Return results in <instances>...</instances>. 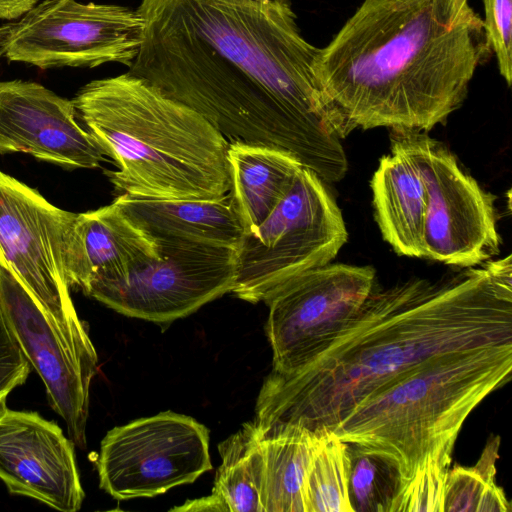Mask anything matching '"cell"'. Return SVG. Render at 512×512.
<instances>
[{
	"mask_svg": "<svg viewBox=\"0 0 512 512\" xmlns=\"http://www.w3.org/2000/svg\"><path fill=\"white\" fill-rule=\"evenodd\" d=\"M130 74L204 116L229 143L276 147L324 182L348 168L347 127L317 81L319 49L291 0H141Z\"/></svg>",
	"mask_w": 512,
	"mask_h": 512,
	"instance_id": "1",
	"label": "cell"
},
{
	"mask_svg": "<svg viewBox=\"0 0 512 512\" xmlns=\"http://www.w3.org/2000/svg\"><path fill=\"white\" fill-rule=\"evenodd\" d=\"M512 342V257L441 280L374 289L347 329L291 373L273 371L255 406L261 439L288 427L330 431L400 374L448 351Z\"/></svg>",
	"mask_w": 512,
	"mask_h": 512,
	"instance_id": "2",
	"label": "cell"
},
{
	"mask_svg": "<svg viewBox=\"0 0 512 512\" xmlns=\"http://www.w3.org/2000/svg\"><path fill=\"white\" fill-rule=\"evenodd\" d=\"M492 53L468 0H365L314 72L349 133L429 131L462 105Z\"/></svg>",
	"mask_w": 512,
	"mask_h": 512,
	"instance_id": "3",
	"label": "cell"
},
{
	"mask_svg": "<svg viewBox=\"0 0 512 512\" xmlns=\"http://www.w3.org/2000/svg\"><path fill=\"white\" fill-rule=\"evenodd\" d=\"M80 124L117 166L116 196L217 200L231 188L228 140L199 112L129 72L83 86Z\"/></svg>",
	"mask_w": 512,
	"mask_h": 512,
	"instance_id": "4",
	"label": "cell"
},
{
	"mask_svg": "<svg viewBox=\"0 0 512 512\" xmlns=\"http://www.w3.org/2000/svg\"><path fill=\"white\" fill-rule=\"evenodd\" d=\"M511 370L512 342L437 354L361 401L330 431L392 463L402 484L427 461L449 468L464 421L510 381Z\"/></svg>",
	"mask_w": 512,
	"mask_h": 512,
	"instance_id": "5",
	"label": "cell"
},
{
	"mask_svg": "<svg viewBox=\"0 0 512 512\" xmlns=\"http://www.w3.org/2000/svg\"><path fill=\"white\" fill-rule=\"evenodd\" d=\"M348 238L338 205L324 181L302 166L293 184L235 250L232 293L244 301H265L293 277L329 264Z\"/></svg>",
	"mask_w": 512,
	"mask_h": 512,
	"instance_id": "6",
	"label": "cell"
},
{
	"mask_svg": "<svg viewBox=\"0 0 512 512\" xmlns=\"http://www.w3.org/2000/svg\"><path fill=\"white\" fill-rule=\"evenodd\" d=\"M75 215L0 170V266L25 287L73 347L97 354L65 272L66 238Z\"/></svg>",
	"mask_w": 512,
	"mask_h": 512,
	"instance_id": "7",
	"label": "cell"
},
{
	"mask_svg": "<svg viewBox=\"0 0 512 512\" xmlns=\"http://www.w3.org/2000/svg\"><path fill=\"white\" fill-rule=\"evenodd\" d=\"M143 29L137 9L45 0L19 21L0 27V54L42 69L109 62L129 68L140 50Z\"/></svg>",
	"mask_w": 512,
	"mask_h": 512,
	"instance_id": "8",
	"label": "cell"
},
{
	"mask_svg": "<svg viewBox=\"0 0 512 512\" xmlns=\"http://www.w3.org/2000/svg\"><path fill=\"white\" fill-rule=\"evenodd\" d=\"M375 284L370 266L329 263L280 286L264 301L272 370L291 373L318 357L355 319Z\"/></svg>",
	"mask_w": 512,
	"mask_h": 512,
	"instance_id": "9",
	"label": "cell"
},
{
	"mask_svg": "<svg viewBox=\"0 0 512 512\" xmlns=\"http://www.w3.org/2000/svg\"><path fill=\"white\" fill-rule=\"evenodd\" d=\"M100 487L118 500L154 497L212 469L208 429L172 411L108 431L97 460Z\"/></svg>",
	"mask_w": 512,
	"mask_h": 512,
	"instance_id": "10",
	"label": "cell"
},
{
	"mask_svg": "<svg viewBox=\"0 0 512 512\" xmlns=\"http://www.w3.org/2000/svg\"><path fill=\"white\" fill-rule=\"evenodd\" d=\"M160 256L115 278L91 281L84 294L129 317L172 322L232 291L235 250L157 245Z\"/></svg>",
	"mask_w": 512,
	"mask_h": 512,
	"instance_id": "11",
	"label": "cell"
},
{
	"mask_svg": "<svg viewBox=\"0 0 512 512\" xmlns=\"http://www.w3.org/2000/svg\"><path fill=\"white\" fill-rule=\"evenodd\" d=\"M417 164L426 192L425 257L469 268L499 251L494 197L464 172L455 155L422 131H395Z\"/></svg>",
	"mask_w": 512,
	"mask_h": 512,
	"instance_id": "12",
	"label": "cell"
},
{
	"mask_svg": "<svg viewBox=\"0 0 512 512\" xmlns=\"http://www.w3.org/2000/svg\"><path fill=\"white\" fill-rule=\"evenodd\" d=\"M0 304L23 354L42 379L69 439L86 447L90 384L97 354L73 347L25 287L0 266Z\"/></svg>",
	"mask_w": 512,
	"mask_h": 512,
	"instance_id": "13",
	"label": "cell"
},
{
	"mask_svg": "<svg viewBox=\"0 0 512 512\" xmlns=\"http://www.w3.org/2000/svg\"><path fill=\"white\" fill-rule=\"evenodd\" d=\"M74 446L37 412L0 411V480L12 494L61 512L80 510L85 494Z\"/></svg>",
	"mask_w": 512,
	"mask_h": 512,
	"instance_id": "14",
	"label": "cell"
},
{
	"mask_svg": "<svg viewBox=\"0 0 512 512\" xmlns=\"http://www.w3.org/2000/svg\"><path fill=\"white\" fill-rule=\"evenodd\" d=\"M23 152L63 168H97L105 154L72 100L31 81H0V153Z\"/></svg>",
	"mask_w": 512,
	"mask_h": 512,
	"instance_id": "15",
	"label": "cell"
},
{
	"mask_svg": "<svg viewBox=\"0 0 512 512\" xmlns=\"http://www.w3.org/2000/svg\"><path fill=\"white\" fill-rule=\"evenodd\" d=\"M160 256L155 242L137 228L117 202L76 213L65 244L68 284L82 291L100 278L119 277Z\"/></svg>",
	"mask_w": 512,
	"mask_h": 512,
	"instance_id": "16",
	"label": "cell"
},
{
	"mask_svg": "<svg viewBox=\"0 0 512 512\" xmlns=\"http://www.w3.org/2000/svg\"><path fill=\"white\" fill-rule=\"evenodd\" d=\"M156 245L192 244L236 250L245 234L229 195L217 200L114 199Z\"/></svg>",
	"mask_w": 512,
	"mask_h": 512,
	"instance_id": "17",
	"label": "cell"
},
{
	"mask_svg": "<svg viewBox=\"0 0 512 512\" xmlns=\"http://www.w3.org/2000/svg\"><path fill=\"white\" fill-rule=\"evenodd\" d=\"M371 190L383 239L399 255L425 257L427 192L417 164L396 132L390 153L380 159L373 174Z\"/></svg>",
	"mask_w": 512,
	"mask_h": 512,
	"instance_id": "18",
	"label": "cell"
},
{
	"mask_svg": "<svg viewBox=\"0 0 512 512\" xmlns=\"http://www.w3.org/2000/svg\"><path fill=\"white\" fill-rule=\"evenodd\" d=\"M227 160L228 195L244 232L249 233L285 197L303 165L286 150L242 142L229 143Z\"/></svg>",
	"mask_w": 512,
	"mask_h": 512,
	"instance_id": "19",
	"label": "cell"
},
{
	"mask_svg": "<svg viewBox=\"0 0 512 512\" xmlns=\"http://www.w3.org/2000/svg\"><path fill=\"white\" fill-rule=\"evenodd\" d=\"M318 439L319 434L298 427L261 439L263 512H306L304 485Z\"/></svg>",
	"mask_w": 512,
	"mask_h": 512,
	"instance_id": "20",
	"label": "cell"
},
{
	"mask_svg": "<svg viewBox=\"0 0 512 512\" xmlns=\"http://www.w3.org/2000/svg\"><path fill=\"white\" fill-rule=\"evenodd\" d=\"M222 458L212 492L229 512H263V452L255 424L248 422L218 445Z\"/></svg>",
	"mask_w": 512,
	"mask_h": 512,
	"instance_id": "21",
	"label": "cell"
},
{
	"mask_svg": "<svg viewBox=\"0 0 512 512\" xmlns=\"http://www.w3.org/2000/svg\"><path fill=\"white\" fill-rule=\"evenodd\" d=\"M349 445L322 431L304 485L306 512H354L349 497Z\"/></svg>",
	"mask_w": 512,
	"mask_h": 512,
	"instance_id": "22",
	"label": "cell"
},
{
	"mask_svg": "<svg viewBox=\"0 0 512 512\" xmlns=\"http://www.w3.org/2000/svg\"><path fill=\"white\" fill-rule=\"evenodd\" d=\"M499 443V437L490 441L474 466L448 470L443 512H511L495 481Z\"/></svg>",
	"mask_w": 512,
	"mask_h": 512,
	"instance_id": "23",
	"label": "cell"
},
{
	"mask_svg": "<svg viewBox=\"0 0 512 512\" xmlns=\"http://www.w3.org/2000/svg\"><path fill=\"white\" fill-rule=\"evenodd\" d=\"M349 451V497L354 512H389L401 484L396 467L386 459L352 445H349Z\"/></svg>",
	"mask_w": 512,
	"mask_h": 512,
	"instance_id": "24",
	"label": "cell"
},
{
	"mask_svg": "<svg viewBox=\"0 0 512 512\" xmlns=\"http://www.w3.org/2000/svg\"><path fill=\"white\" fill-rule=\"evenodd\" d=\"M448 470L434 461H427L400 485L389 512H443Z\"/></svg>",
	"mask_w": 512,
	"mask_h": 512,
	"instance_id": "25",
	"label": "cell"
},
{
	"mask_svg": "<svg viewBox=\"0 0 512 512\" xmlns=\"http://www.w3.org/2000/svg\"><path fill=\"white\" fill-rule=\"evenodd\" d=\"M484 31L501 76L512 83V0H483Z\"/></svg>",
	"mask_w": 512,
	"mask_h": 512,
	"instance_id": "26",
	"label": "cell"
},
{
	"mask_svg": "<svg viewBox=\"0 0 512 512\" xmlns=\"http://www.w3.org/2000/svg\"><path fill=\"white\" fill-rule=\"evenodd\" d=\"M31 366L3 313L0 304V411L7 407L8 395L27 380Z\"/></svg>",
	"mask_w": 512,
	"mask_h": 512,
	"instance_id": "27",
	"label": "cell"
},
{
	"mask_svg": "<svg viewBox=\"0 0 512 512\" xmlns=\"http://www.w3.org/2000/svg\"><path fill=\"white\" fill-rule=\"evenodd\" d=\"M170 511L229 512V509L226 503L219 496L212 492L209 496L186 501L182 506L172 508Z\"/></svg>",
	"mask_w": 512,
	"mask_h": 512,
	"instance_id": "28",
	"label": "cell"
},
{
	"mask_svg": "<svg viewBox=\"0 0 512 512\" xmlns=\"http://www.w3.org/2000/svg\"><path fill=\"white\" fill-rule=\"evenodd\" d=\"M39 0H0V19L13 20L31 10Z\"/></svg>",
	"mask_w": 512,
	"mask_h": 512,
	"instance_id": "29",
	"label": "cell"
},
{
	"mask_svg": "<svg viewBox=\"0 0 512 512\" xmlns=\"http://www.w3.org/2000/svg\"><path fill=\"white\" fill-rule=\"evenodd\" d=\"M366 1H373V0H366Z\"/></svg>",
	"mask_w": 512,
	"mask_h": 512,
	"instance_id": "30",
	"label": "cell"
},
{
	"mask_svg": "<svg viewBox=\"0 0 512 512\" xmlns=\"http://www.w3.org/2000/svg\"><path fill=\"white\" fill-rule=\"evenodd\" d=\"M0 56H1V54H0Z\"/></svg>",
	"mask_w": 512,
	"mask_h": 512,
	"instance_id": "31",
	"label": "cell"
}]
</instances>
